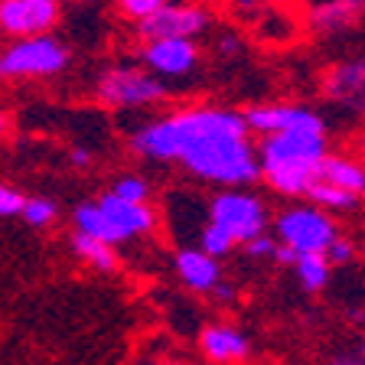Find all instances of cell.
<instances>
[{"label": "cell", "mask_w": 365, "mask_h": 365, "mask_svg": "<svg viewBox=\"0 0 365 365\" xmlns=\"http://www.w3.org/2000/svg\"><path fill=\"white\" fill-rule=\"evenodd\" d=\"M130 150L153 163H176L196 180L248 186L258 180V153L245 114L192 105L160 114L130 130Z\"/></svg>", "instance_id": "cell-1"}, {"label": "cell", "mask_w": 365, "mask_h": 365, "mask_svg": "<svg viewBox=\"0 0 365 365\" xmlns=\"http://www.w3.org/2000/svg\"><path fill=\"white\" fill-rule=\"evenodd\" d=\"M255 153H258V176H264L274 192L297 199L317 180L319 163L329 153V144L327 134L281 130V134L261 137L255 144Z\"/></svg>", "instance_id": "cell-2"}, {"label": "cell", "mask_w": 365, "mask_h": 365, "mask_svg": "<svg viewBox=\"0 0 365 365\" xmlns=\"http://www.w3.org/2000/svg\"><path fill=\"white\" fill-rule=\"evenodd\" d=\"M170 88L163 78L147 72L144 66H130V62H118L98 72L95 82V98L108 108L118 111H140V108H153L160 101H167Z\"/></svg>", "instance_id": "cell-3"}, {"label": "cell", "mask_w": 365, "mask_h": 365, "mask_svg": "<svg viewBox=\"0 0 365 365\" xmlns=\"http://www.w3.org/2000/svg\"><path fill=\"white\" fill-rule=\"evenodd\" d=\"M72 62V53L53 33L26 39H10L0 49V78H53L62 76Z\"/></svg>", "instance_id": "cell-4"}, {"label": "cell", "mask_w": 365, "mask_h": 365, "mask_svg": "<svg viewBox=\"0 0 365 365\" xmlns=\"http://www.w3.org/2000/svg\"><path fill=\"white\" fill-rule=\"evenodd\" d=\"M205 212H209L205 222L219 225L235 245L251 242L255 235H264L267 219H271L264 199L248 192L245 186H225L222 192H215V196L209 199V209H205Z\"/></svg>", "instance_id": "cell-5"}, {"label": "cell", "mask_w": 365, "mask_h": 365, "mask_svg": "<svg viewBox=\"0 0 365 365\" xmlns=\"http://www.w3.org/2000/svg\"><path fill=\"white\" fill-rule=\"evenodd\" d=\"M339 235L333 215L319 205H290L274 219V238L297 255H323L329 242Z\"/></svg>", "instance_id": "cell-6"}, {"label": "cell", "mask_w": 365, "mask_h": 365, "mask_svg": "<svg viewBox=\"0 0 365 365\" xmlns=\"http://www.w3.org/2000/svg\"><path fill=\"white\" fill-rule=\"evenodd\" d=\"M212 30V14L202 4H163L157 14L137 23L140 43L147 39H199Z\"/></svg>", "instance_id": "cell-7"}, {"label": "cell", "mask_w": 365, "mask_h": 365, "mask_svg": "<svg viewBox=\"0 0 365 365\" xmlns=\"http://www.w3.org/2000/svg\"><path fill=\"white\" fill-rule=\"evenodd\" d=\"M62 20V0H0V36L26 39L53 33Z\"/></svg>", "instance_id": "cell-8"}, {"label": "cell", "mask_w": 365, "mask_h": 365, "mask_svg": "<svg viewBox=\"0 0 365 365\" xmlns=\"http://www.w3.org/2000/svg\"><path fill=\"white\" fill-rule=\"evenodd\" d=\"M245 124L251 134H281V130H307V134H327V121L323 114L313 111L307 105H290V101H277V105H255L245 111Z\"/></svg>", "instance_id": "cell-9"}, {"label": "cell", "mask_w": 365, "mask_h": 365, "mask_svg": "<svg viewBox=\"0 0 365 365\" xmlns=\"http://www.w3.org/2000/svg\"><path fill=\"white\" fill-rule=\"evenodd\" d=\"M140 66L157 78H186L199 66L196 39H147L140 43Z\"/></svg>", "instance_id": "cell-10"}, {"label": "cell", "mask_w": 365, "mask_h": 365, "mask_svg": "<svg viewBox=\"0 0 365 365\" xmlns=\"http://www.w3.org/2000/svg\"><path fill=\"white\" fill-rule=\"evenodd\" d=\"M323 98L342 111L365 118V53L339 59L323 76Z\"/></svg>", "instance_id": "cell-11"}, {"label": "cell", "mask_w": 365, "mask_h": 365, "mask_svg": "<svg viewBox=\"0 0 365 365\" xmlns=\"http://www.w3.org/2000/svg\"><path fill=\"white\" fill-rule=\"evenodd\" d=\"M95 202L105 212V219L111 222V228L118 232L121 245L130 242V238L150 235L153 228H157V209L150 202H124V199L111 196V192H101Z\"/></svg>", "instance_id": "cell-12"}, {"label": "cell", "mask_w": 365, "mask_h": 365, "mask_svg": "<svg viewBox=\"0 0 365 365\" xmlns=\"http://www.w3.org/2000/svg\"><path fill=\"white\" fill-rule=\"evenodd\" d=\"M199 349L212 365H235L245 362L251 352L248 336L242 333L232 323H209V327L199 333Z\"/></svg>", "instance_id": "cell-13"}, {"label": "cell", "mask_w": 365, "mask_h": 365, "mask_svg": "<svg viewBox=\"0 0 365 365\" xmlns=\"http://www.w3.org/2000/svg\"><path fill=\"white\" fill-rule=\"evenodd\" d=\"M176 274L180 281L186 284L196 294H212V287L222 281V267L215 258H209L205 251L199 248H180L176 251Z\"/></svg>", "instance_id": "cell-14"}, {"label": "cell", "mask_w": 365, "mask_h": 365, "mask_svg": "<svg viewBox=\"0 0 365 365\" xmlns=\"http://www.w3.org/2000/svg\"><path fill=\"white\" fill-rule=\"evenodd\" d=\"M365 14V0H310V23L317 33H339Z\"/></svg>", "instance_id": "cell-15"}, {"label": "cell", "mask_w": 365, "mask_h": 365, "mask_svg": "<svg viewBox=\"0 0 365 365\" xmlns=\"http://www.w3.org/2000/svg\"><path fill=\"white\" fill-rule=\"evenodd\" d=\"M317 180L329 182V186H339V190L352 192V196L362 199L365 196V167L356 157H342V153H327V160L319 163Z\"/></svg>", "instance_id": "cell-16"}, {"label": "cell", "mask_w": 365, "mask_h": 365, "mask_svg": "<svg viewBox=\"0 0 365 365\" xmlns=\"http://www.w3.org/2000/svg\"><path fill=\"white\" fill-rule=\"evenodd\" d=\"M72 248H76L78 261H85V264L95 267V271H101V274L118 271V251H114V245L76 232V235H72Z\"/></svg>", "instance_id": "cell-17"}, {"label": "cell", "mask_w": 365, "mask_h": 365, "mask_svg": "<svg viewBox=\"0 0 365 365\" xmlns=\"http://www.w3.org/2000/svg\"><path fill=\"white\" fill-rule=\"evenodd\" d=\"M304 196L310 199L313 205H319V209H329V212H349V209H356V205L362 202L359 196L339 190V186H329V182H323V180H313Z\"/></svg>", "instance_id": "cell-18"}, {"label": "cell", "mask_w": 365, "mask_h": 365, "mask_svg": "<svg viewBox=\"0 0 365 365\" xmlns=\"http://www.w3.org/2000/svg\"><path fill=\"white\" fill-rule=\"evenodd\" d=\"M294 271H297V281L304 284V290L317 294V290H323L329 284V271H333V264H329L323 255H297Z\"/></svg>", "instance_id": "cell-19"}, {"label": "cell", "mask_w": 365, "mask_h": 365, "mask_svg": "<svg viewBox=\"0 0 365 365\" xmlns=\"http://www.w3.org/2000/svg\"><path fill=\"white\" fill-rule=\"evenodd\" d=\"M108 192L118 196V199H124V202H150L153 186H150V180L140 176V173H124L111 182V190Z\"/></svg>", "instance_id": "cell-20"}, {"label": "cell", "mask_w": 365, "mask_h": 365, "mask_svg": "<svg viewBox=\"0 0 365 365\" xmlns=\"http://www.w3.org/2000/svg\"><path fill=\"white\" fill-rule=\"evenodd\" d=\"M56 215H59V205H56L53 199H46V196L26 199V202H23V209H20V219L26 222V225H33V228L53 225Z\"/></svg>", "instance_id": "cell-21"}, {"label": "cell", "mask_w": 365, "mask_h": 365, "mask_svg": "<svg viewBox=\"0 0 365 365\" xmlns=\"http://www.w3.org/2000/svg\"><path fill=\"white\" fill-rule=\"evenodd\" d=\"M199 251H205L209 258L222 261L225 255H232V251H235V242H232V238H228L219 225L205 222V225L199 228Z\"/></svg>", "instance_id": "cell-22"}, {"label": "cell", "mask_w": 365, "mask_h": 365, "mask_svg": "<svg viewBox=\"0 0 365 365\" xmlns=\"http://www.w3.org/2000/svg\"><path fill=\"white\" fill-rule=\"evenodd\" d=\"M114 4H118V10H121L128 20L140 23V20H147L150 14H157L167 0H114Z\"/></svg>", "instance_id": "cell-23"}, {"label": "cell", "mask_w": 365, "mask_h": 365, "mask_svg": "<svg viewBox=\"0 0 365 365\" xmlns=\"http://www.w3.org/2000/svg\"><path fill=\"white\" fill-rule=\"evenodd\" d=\"M23 202H26V196H23L20 190L7 186V182H0V219H14V215H20Z\"/></svg>", "instance_id": "cell-24"}, {"label": "cell", "mask_w": 365, "mask_h": 365, "mask_svg": "<svg viewBox=\"0 0 365 365\" xmlns=\"http://www.w3.org/2000/svg\"><path fill=\"white\" fill-rule=\"evenodd\" d=\"M242 248H245V255H248L251 261H267V258H274L277 238H274V235H255L251 242H245Z\"/></svg>", "instance_id": "cell-25"}, {"label": "cell", "mask_w": 365, "mask_h": 365, "mask_svg": "<svg viewBox=\"0 0 365 365\" xmlns=\"http://www.w3.org/2000/svg\"><path fill=\"white\" fill-rule=\"evenodd\" d=\"M352 255H356V248H352V242H346L342 235H336L333 242H329V248L323 251V258H327L329 264H346V261H352Z\"/></svg>", "instance_id": "cell-26"}, {"label": "cell", "mask_w": 365, "mask_h": 365, "mask_svg": "<svg viewBox=\"0 0 365 365\" xmlns=\"http://www.w3.org/2000/svg\"><path fill=\"white\" fill-rule=\"evenodd\" d=\"M271 261H277V264H284V267H294V261H297V251L294 248H287V245H281L277 242V248H274V258Z\"/></svg>", "instance_id": "cell-27"}, {"label": "cell", "mask_w": 365, "mask_h": 365, "mask_svg": "<svg viewBox=\"0 0 365 365\" xmlns=\"http://www.w3.org/2000/svg\"><path fill=\"white\" fill-rule=\"evenodd\" d=\"M212 294H215V300H219V304H232V300H235V287H232V284H225V281L215 284Z\"/></svg>", "instance_id": "cell-28"}, {"label": "cell", "mask_w": 365, "mask_h": 365, "mask_svg": "<svg viewBox=\"0 0 365 365\" xmlns=\"http://www.w3.org/2000/svg\"><path fill=\"white\" fill-rule=\"evenodd\" d=\"M68 160H72V167H88V163H91V153L85 150V147H76V150L68 153Z\"/></svg>", "instance_id": "cell-29"}, {"label": "cell", "mask_w": 365, "mask_h": 365, "mask_svg": "<svg viewBox=\"0 0 365 365\" xmlns=\"http://www.w3.org/2000/svg\"><path fill=\"white\" fill-rule=\"evenodd\" d=\"M329 365H365V356H336Z\"/></svg>", "instance_id": "cell-30"}, {"label": "cell", "mask_w": 365, "mask_h": 365, "mask_svg": "<svg viewBox=\"0 0 365 365\" xmlns=\"http://www.w3.org/2000/svg\"><path fill=\"white\" fill-rule=\"evenodd\" d=\"M238 46H242V43H238V36H222L219 49H225V56H232V53L238 49Z\"/></svg>", "instance_id": "cell-31"}, {"label": "cell", "mask_w": 365, "mask_h": 365, "mask_svg": "<svg viewBox=\"0 0 365 365\" xmlns=\"http://www.w3.org/2000/svg\"><path fill=\"white\" fill-rule=\"evenodd\" d=\"M356 157H359V163L365 167V128L359 130V137H356Z\"/></svg>", "instance_id": "cell-32"}, {"label": "cell", "mask_w": 365, "mask_h": 365, "mask_svg": "<svg viewBox=\"0 0 365 365\" xmlns=\"http://www.w3.org/2000/svg\"><path fill=\"white\" fill-rule=\"evenodd\" d=\"M7 130H10V121H7V114H4V111H0V137H4V134H7Z\"/></svg>", "instance_id": "cell-33"}, {"label": "cell", "mask_w": 365, "mask_h": 365, "mask_svg": "<svg viewBox=\"0 0 365 365\" xmlns=\"http://www.w3.org/2000/svg\"><path fill=\"white\" fill-rule=\"evenodd\" d=\"M163 365H190V362H163Z\"/></svg>", "instance_id": "cell-34"}, {"label": "cell", "mask_w": 365, "mask_h": 365, "mask_svg": "<svg viewBox=\"0 0 365 365\" xmlns=\"http://www.w3.org/2000/svg\"><path fill=\"white\" fill-rule=\"evenodd\" d=\"M359 356H365V346H362V352H359Z\"/></svg>", "instance_id": "cell-35"}, {"label": "cell", "mask_w": 365, "mask_h": 365, "mask_svg": "<svg viewBox=\"0 0 365 365\" xmlns=\"http://www.w3.org/2000/svg\"><path fill=\"white\" fill-rule=\"evenodd\" d=\"M0 49H4V43H0Z\"/></svg>", "instance_id": "cell-36"}]
</instances>
